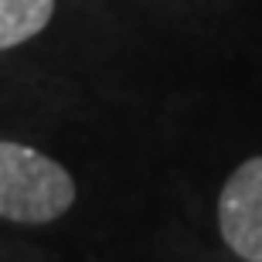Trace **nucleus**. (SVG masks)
I'll use <instances>...</instances> for the list:
<instances>
[{"label":"nucleus","mask_w":262,"mask_h":262,"mask_svg":"<svg viewBox=\"0 0 262 262\" xmlns=\"http://www.w3.org/2000/svg\"><path fill=\"white\" fill-rule=\"evenodd\" d=\"M218 232L245 262H262V157L232 170L218 194Z\"/></svg>","instance_id":"obj_2"},{"label":"nucleus","mask_w":262,"mask_h":262,"mask_svg":"<svg viewBox=\"0 0 262 262\" xmlns=\"http://www.w3.org/2000/svg\"><path fill=\"white\" fill-rule=\"evenodd\" d=\"M75 204V181L34 146L0 140V218L48 225Z\"/></svg>","instance_id":"obj_1"},{"label":"nucleus","mask_w":262,"mask_h":262,"mask_svg":"<svg viewBox=\"0 0 262 262\" xmlns=\"http://www.w3.org/2000/svg\"><path fill=\"white\" fill-rule=\"evenodd\" d=\"M55 0H0V51L17 48L48 28Z\"/></svg>","instance_id":"obj_3"}]
</instances>
